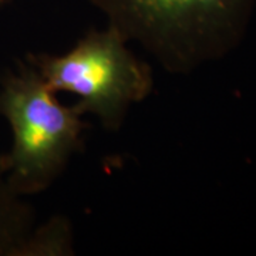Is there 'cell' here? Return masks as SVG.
Returning <instances> with one entry per match:
<instances>
[{"label":"cell","mask_w":256,"mask_h":256,"mask_svg":"<svg viewBox=\"0 0 256 256\" xmlns=\"http://www.w3.org/2000/svg\"><path fill=\"white\" fill-rule=\"evenodd\" d=\"M130 43L171 74H191L236 50L256 0H88Z\"/></svg>","instance_id":"cell-1"},{"label":"cell","mask_w":256,"mask_h":256,"mask_svg":"<svg viewBox=\"0 0 256 256\" xmlns=\"http://www.w3.org/2000/svg\"><path fill=\"white\" fill-rule=\"evenodd\" d=\"M0 117L12 146L0 156V174L13 191L37 195L62 176L84 146L87 122L76 106H64L28 60L0 80Z\"/></svg>","instance_id":"cell-2"},{"label":"cell","mask_w":256,"mask_h":256,"mask_svg":"<svg viewBox=\"0 0 256 256\" xmlns=\"http://www.w3.org/2000/svg\"><path fill=\"white\" fill-rule=\"evenodd\" d=\"M56 92H70L82 116L92 114L102 128L117 131L128 111L150 97L154 73L116 28H92L63 54L26 57Z\"/></svg>","instance_id":"cell-3"},{"label":"cell","mask_w":256,"mask_h":256,"mask_svg":"<svg viewBox=\"0 0 256 256\" xmlns=\"http://www.w3.org/2000/svg\"><path fill=\"white\" fill-rule=\"evenodd\" d=\"M36 226L33 208L0 174V256H24Z\"/></svg>","instance_id":"cell-4"},{"label":"cell","mask_w":256,"mask_h":256,"mask_svg":"<svg viewBox=\"0 0 256 256\" xmlns=\"http://www.w3.org/2000/svg\"><path fill=\"white\" fill-rule=\"evenodd\" d=\"M74 255V230L64 216H53L37 224L28 240L24 256Z\"/></svg>","instance_id":"cell-5"},{"label":"cell","mask_w":256,"mask_h":256,"mask_svg":"<svg viewBox=\"0 0 256 256\" xmlns=\"http://www.w3.org/2000/svg\"><path fill=\"white\" fill-rule=\"evenodd\" d=\"M10 2H12V0H0V9H2L3 6H6V4H9Z\"/></svg>","instance_id":"cell-6"}]
</instances>
